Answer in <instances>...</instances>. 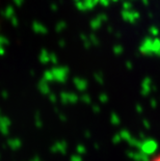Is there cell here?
<instances>
[{
    "instance_id": "obj_1",
    "label": "cell",
    "mask_w": 160,
    "mask_h": 161,
    "mask_svg": "<svg viewBox=\"0 0 160 161\" xmlns=\"http://www.w3.org/2000/svg\"><path fill=\"white\" fill-rule=\"evenodd\" d=\"M149 161H160V153L159 154H156L155 156L151 157V159H150Z\"/></svg>"
}]
</instances>
